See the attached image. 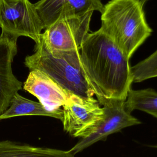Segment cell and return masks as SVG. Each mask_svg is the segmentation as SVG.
<instances>
[{"instance_id": "obj_1", "label": "cell", "mask_w": 157, "mask_h": 157, "mask_svg": "<svg viewBox=\"0 0 157 157\" xmlns=\"http://www.w3.org/2000/svg\"><path fill=\"white\" fill-rule=\"evenodd\" d=\"M79 53L84 74L99 103L125 101L132 83L130 59L100 29L88 34Z\"/></svg>"}, {"instance_id": "obj_2", "label": "cell", "mask_w": 157, "mask_h": 157, "mask_svg": "<svg viewBox=\"0 0 157 157\" xmlns=\"http://www.w3.org/2000/svg\"><path fill=\"white\" fill-rule=\"evenodd\" d=\"M137 0H110L104 5L99 28L129 59L152 32Z\"/></svg>"}, {"instance_id": "obj_3", "label": "cell", "mask_w": 157, "mask_h": 157, "mask_svg": "<svg viewBox=\"0 0 157 157\" xmlns=\"http://www.w3.org/2000/svg\"><path fill=\"white\" fill-rule=\"evenodd\" d=\"M24 64L29 71L36 69L45 72L70 94L93 97L82 66L79 50L50 52L40 39L36 44L34 53L26 56Z\"/></svg>"}, {"instance_id": "obj_4", "label": "cell", "mask_w": 157, "mask_h": 157, "mask_svg": "<svg viewBox=\"0 0 157 157\" xmlns=\"http://www.w3.org/2000/svg\"><path fill=\"white\" fill-rule=\"evenodd\" d=\"M93 12L61 14L41 34L45 47L50 52L79 50L89 33Z\"/></svg>"}, {"instance_id": "obj_5", "label": "cell", "mask_w": 157, "mask_h": 157, "mask_svg": "<svg viewBox=\"0 0 157 157\" xmlns=\"http://www.w3.org/2000/svg\"><path fill=\"white\" fill-rule=\"evenodd\" d=\"M0 28L2 33L17 39L28 37L36 44L44 29L34 4L29 0H0Z\"/></svg>"}, {"instance_id": "obj_6", "label": "cell", "mask_w": 157, "mask_h": 157, "mask_svg": "<svg viewBox=\"0 0 157 157\" xmlns=\"http://www.w3.org/2000/svg\"><path fill=\"white\" fill-rule=\"evenodd\" d=\"M93 97L85 98L69 94L63 106V129L70 136L80 139L90 135L102 120V107Z\"/></svg>"}, {"instance_id": "obj_7", "label": "cell", "mask_w": 157, "mask_h": 157, "mask_svg": "<svg viewBox=\"0 0 157 157\" xmlns=\"http://www.w3.org/2000/svg\"><path fill=\"white\" fill-rule=\"evenodd\" d=\"M124 101L110 99L103 101L104 116L96 129L88 136L82 138L69 150L74 155L100 140H104L110 134L129 126L140 124V121L131 115L124 107Z\"/></svg>"}, {"instance_id": "obj_8", "label": "cell", "mask_w": 157, "mask_h": 157, "mask_svg": "<svg viewBox=\"0 0 157 157\" xmlns=\"http://www.w3.org/2000/svg\"><path fill=\"white\" fill-rule=\"evenodd\" d=\"M23 88L37 98L48 111L63 115V106L70 94L45 72L32 69L25 81Z\"/></svg>"}, {"instance_id": "obj_9", "label": "cell", "mask_w": 157, "mask_h": 157, "mask_svg": "<svg viewBox=\"0 0 157 157\" xmlns=\"http://www.w3.org/2000/svg\"><path fill=\"white\" fill-rule=\"evenodd\" d=\"M17 39L2 33L0 35V115L9 108L12 98L23 86L12 69L17 53Z\"/></svg>"}, {"instance_id": "obj_10", "label": "cell", "mask_w": 157, "mask_h": 157, "mask_svg": "<svg viewBox=\"0 0 157 157\" xmlns=\"http://www.w3.org/2000/svg\"><path fill=\"white\" fill-rule=\"evenodd\" d=\"M34 6L44 29L62 13L81 14L90 10L101 12L104 7L101 0H40Z\"/></svg>"}, {"instance_id": "obj_11", "label": "cell", "mask_w": 157, "mask_h": 157, "mask_svg": "<svg viewBox=\"0 0 157 157\" xmlns=\"http://www.w3.org/2000/svg\"><path fill=\"white\" fill-rule=\"evenodd\" d=\"M70 150L36 147L11 140L0 141V157H74Z\"/></svg>"}, {"instance_id": "obj_12", "label": "cell", "mask_w": 157, "mask_h": 157, "mask_svg": "<svg viewBox=\"0 0 157 157\" xmlns=\"http://www.w3.org/2000/svg\"><path fill=\"white\" fill-rule=\"evenodd\" d=\"M23 115L47 116L61 120L63 115L48 111L39 102L28 99L18 93L12 98L9 108L0 115V120Z\"/></svg>"}, {"instance_id": "obj_13", "label": "cell", "mask_w": 157, "mask_h": 157, "mask_svg": "<svg viewBox=\"0 0 157 157\" xmlns=\"http://www.w3.org/2000/svg\"><path fill=\"white\" fill-rule=\"evenodd\" d=\"M124 107L129 113L138 110L157 118V91L152 88L131 89L124 101Z\"/></svg>"}, {"instance_id": "obj_14", "label": "cell", "mask_w": 157, "mask_h": 157, "mask_svg": "<svg viewBox=\"0 0 157 157\" xmlns=\"http://www.w3.org/2000/svg\"><path fill=\"white\" fill-rule=\"evenodd\" d=\"M132 82L157 77V50L145 59L131 67Z\"/></svg>"}, {"instance_id": "obj_15", "label": "cell", "mask_w": 157, "mask_h": 157, "mask_svg": "<svg viewBox=\"0 0 157 157\" xmlns=\"http://www.w3.org/2000/svg\"><path fill=\"white\" fill-rule=\"evenodd\" d=\"M137 1H138L140 2L142 5H144V3L146 2H147V1H148V0H137Z\"/></svg>"}, {"instance_id": "obj_16", "label": "cell", "mask_w": 157, "mask_h": 157, "mask_svg": "<svg viewBox=\"0 0 157 157\" xmlns=\"http://www.w3.org/2000/svg\"><path fill=\"white\" fill-rule=\"evenodd\" d=\"M151 147H154V148H157V145H153V146H151Z\"/></svg>"}]
</instances>
